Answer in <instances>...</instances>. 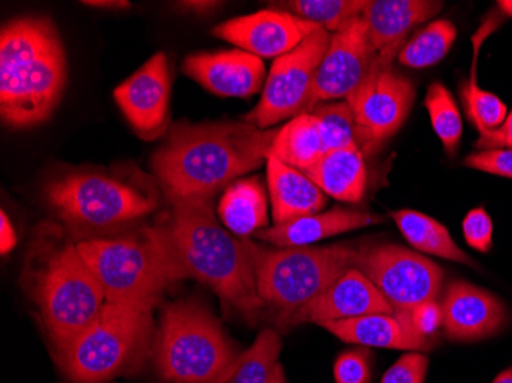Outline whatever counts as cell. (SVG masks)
<instances>
[{"instance_id":"1","label":"cell","mask_w":512,"mask_h":383,"mask_svg":"<svg viewBox=\"0 0 512 383\" xmlns=\"http://www.w3.org/2000/svg\"><path fill=\"white\" fill-rule=\"evenodd\" d=\"M165 226L154 227L172 279L194 278L214 290L246 321L263 310L255 272V244L227 232L206 198L172 200Z\"/></svg>"},{"instance_id":"2","label":"cell","mask_w":512,"mask_h":383,"mask_svg":"<svg viewBox=\"0 0 512 383\" xmlns=\"http://www.w3.org/2000/svg\"><path fill=\"white\" fill-rule=\"evenodd\" d=\"M276 132L247 123H177L152 167L169 201L209 200L267 161Z\"/></svg>"},{"instance_id":"3","label":"cell","mask_w":512,"mask_h":383,"mask_svg":"<svg viewBox=\"0 0 512 383\" xmlns=\"http://www.w3.org/2000/svg\"><path fill=\"white\" fill-rule=\"evenodd\" d=\"M66 53L48 17L10 20L0 33V114L11 128L27 129L53 115L65 91Z\"/></svg>"},{"instance_id":"4","label":"cell","mask_w":512,"mask_h":383,"mask_svg":"<svg viewBox=\"0 0 512 383\" xmlns=\"http://www.w3.org/2000/svg\"><path fill=\"white\" fill-rule=\"evenodd\" d=\"M240 356L220 321L200 302H174L161 316L154 361L166 382L226 383Z\"/></svg>"},{"instance_id":"5","label":"cell","mask_w":512,"mask_h":383,"mask_svg":"<svg viewBox=\"0 0 512 383\" xmlns=\"http://www.w3.org/2000/svg\"><path fill=\"white\" fill-rule=\"evenodd\" d=\"M358 249L347 246H256L255 272L258 295L275 311L276 325L289 328L293 316L315 301L330 285L355 267Z\"/></svg>"},{"instance_id":"6","label":"cell","mask_w":512,"mask_h":383,"mask_svg":"<svg viewBox=\"0 0 512 383\" xmlns=\"http://www.w3.org/2000/svg\"><path fill=\"white\" fill-rule=\"evenodd\" d=\"M154 307L105 302L96 321L57 354L66 376L76 383H105L134 370L151 344Z\"/></svg>"},{"instance_id":"7","label":"cell","mask_w":512,"mask_h":383,"mask_svg":"<svg viewBox=\"0 0 512 383\" xmlns=\"http://www.w3.org/2000/svg\"><path fill=\"white\" fill-rule=\"evenodd\" d=\"M40 262L31 276V292L60 354L96 321L106 302L105 292L77 244H63Z\"/></svg>"},{"instance_id":"8","label":"cell","mask_w":512,"mask_h":383,"mask_svg":"<svg viewBox=\"0 0 512 383\" xmlns=\"http://www.w3.org/2000/svg\"><path fill=\"white\" fill-rule=\"evenodd\" d=\"M145 233V238L86 239L77 243L109 304L157 305L161 292L174 282L154 229Z\"/></svg>"},{"instance_id":"9","label":"cell","mask_w":512,"mask_h":383,"mask_svg":"<svg viewBox=\"0 0 512 383\" xmlns=\"http://www.w3.org/2000/svg\"><path fill=\"white\" fill-rule=\"evenodd\" d=\"M45 192L57 217L76 233L115 229L155 209L152 198L100 174L66 175L48 184Z\"/></svg>"},{"instance_id":"10","label":"cell","mask_w":512,"mask_h":383,"mask_svg":"<svg viewBox=\"0 0 512 383\" xmlns=\"http://www.w3.org/2000/svg\"><path fill=\"white\" fill-rule=\"evenodd\" d=\"M355 267L378 287L399 321L419 305L436 301L444 282L436 262L393 244L359 249Z\"/></svg>"},{"instance_id":"11","label":"cell","mask_w":512,"mask_h":383,"mask_svg":"<svg viewBox=\"0 0 512 383\" xmlns=\"http://www.w3.org/2000/svg\"><path fill=\"white\" fill-rule=\"evenodd\" d=\"M393 59V54H378L367 77L347 99L355 114L362 154L401 129L416 97L413 83L394 71Z\"/></svg>"},{"instance_id":"12","label":"cell","mask_w":512,"mask_h":383,"mask_svg":"<svg viewBox=\"0 0 512 383\" xmlns=\"http://www.w3.org/2000/svg\"><path fill=\"white\" fill-rule=\"evenodd\" d=\"M329 31L316 30L298 48L278 57L267 76L261 100L244 123L267 131L286 118L306 112L319 63L329 48Z\"/></svg>"},{"instance_id":"13","label":"cell","mask_w":512,"mask_h":383,"mask_svg":"<svg viewBox=\"0 0 512 383\" xmlns=\"http://www.w3.org/2000/svg\"><path fill=\"white\" fill-rule=\"evenodd\" d=\"M376 56L364 17H353L330 39L316 71L306 112L310 114L330 100H347L367 77Z\"/></svg>"},{"instance_id":"14","label":"cell","mask_w":512,"mask_h":383,"mask_svg":"<svg viewBox=\"0 0 512 383\" xmlns=\"http://www.w3.org/2000/svg\"><path fill=\"white\" fill-rule=\"evenodd\" d=\"M315 23L281 10H261L214 28V36L256 57H283L319 30Z\"/></svg>"},{"instance_id":"15","label":"cell","mask_w":512,"mask_h":383,"mask_svg":"<svg viewBox=\"0 0 512 383\" xmlns=\"http://www.w3.org/2000/svg\"><path fill=\"white\" fill-rule=\"evenodd\" d=\"M115 102L132 128L152 138L168 125L171 74L168 57L157 53L114 91Z\"/></svg>"},{"instance_id":"16","label":"cell","mask_w":512,"mask_h":383,"mask_svg":"<svg viewBox=\"0 0 512 383\" xmlns=\"http://www.w3.org/2000/svg\"><path fill=\"white\" fill-rule=\"evenodd\" d=\"M367 315H394V311L378 287L361 270L352 267L315 301L298 311L289 327L304 322L321 325Z\"/></svg>"},{"instance_id":"17","label":"cell","mask_w":512,"mask_h":383,"mask_svg":"<svg viewBox=\"0 0 512 383\" xmlns=\"http://www.w3.org/2000/svg\"><path fill=\"white\" fill-rule=\"evenodd\" d=\"M183 73L207 91L241 99L260 91L266 79L263 60L243 50L192 54L184 59Z\"/></svg>"},{"instance_id":"18","label":"cell","mask_w":512,"mask_h":383,"mask_svg":"<svg viewBox=\"0 0 512 383\" xmlns=\"http://www.w3.org/2000/svg\"><path fill=\"white\" fill-rule=\"evenodd\" d=\"M442 313L445 333L457 342L490 338L508 319L506 308L496 296L465 281L448 285Z\"/></svg>"},{"instance_id":"19","label":"cell","mask_w":512,"mask_h":383,"mask_svg":"<svg viewBox=\"0 0 512 383\" xmlns=\"http://www.w3.org/2000/svg\"><path fill=\"white\" fill-rule=\"evenodd\" d=\"M444 2L433 0H367L365 19L371 46L378 54H399L408 31L436 16Z\"/></svg>"},{"instance_id":"20","label":"cell","mask_w":512,"mask_h":383,"mask_svg":"<svg viewBox=\"0 0 512 383\" xmlns=\"http://www.w3.org/2000/svg\"><path fill=\"white\" fill-rule=\"evenodd\" d=\"M384 221L382 217H375V215L361 212V210L336 207L329 212L313 213L307 217L296 218L289 223L267 227V229L260 230L255 236L273 246L283 247V249L309 247L310 244L321 241V239L364 229V227L381 224Z\"/></svg>"},{"instance_id":"21","label":"cell","mask_w":512,"mask_h":383,"mask_svg":"<svg viewBox=\"0 0 512 383\" xmlns=\"http://www.w3.org/2000/svg\"><path fill=\"white\" fill-rule=\"evenodd\" d=\"M267 183L276 224L289 223L324 209V192L295 167L267 158Z\"/></svg>"},{"instance_id":"22","label":"cell","mask_w":512,"mask_h":383,"mask_svg":"<svg viewBox=\"0 0 512 383\" xmlns=\"http://www.w3.org/2000/svg\"><path fill=\"white\" fill-rule=\"evenodd\" d=\"M322 328L347 344L365 348H393V350L428 351L431 339L421 338L408 330L394 315H367L361 318L324 322Z\"/></svg>"},{"instance_id":"23","label":"cell","mask_w":512,"mask_h":383,"mask_svg":"<svg viewBox=\"0 0 512 383\" xmlns=\"http://www.w3.org/2000/svg\"><path fill=\"white\" fill-rule=\"evenodd\" d=\"M304 174L324 194L344 203H359L367 192V167L359 148L324 152Z\"/></svg>"},{"instance_id":"24","label":"cell","mask_w":512,"mask_h":383,"mask_svg":"<svg viewBox=\"0 0 512 383\" xmlns=\"http://www.w3.org/2000/svg\"><path fill=\"white\" fill-rule=\"evenodd\" d=\"M218 215L226 229L240 238L267 229V198L260 181L247 178L227 187L218 206Z\"/></svg>"},{"instance_id":"25","label":"cell","mask_w":512,"mask_h":383,"mask_svg":"<svg viewBox=\"0 0 512 383\" xmlns=\"http://www.w3.org/2000/svg\"><path fill=\"white\" fill-rule=\"evenodd\" d=\"M391 218L408 243L419 252L474 267L473 259L454 243L447 227L434 218L417 210H398L391 213Z\"/></svg>"},{"instance_id":"26","label":"cell","mask_w":512,"mask_h":383,"mask_svg":"<svg viewBox=\"0 0 512 383\" xmlns=\"http://www.w3.org/2000/svg\"><path fill=\"white\" fill-rule=\"evenodd\" d=\"M318 122L313 114L302 112L278 129L269 157L278 158L287 166L304 172L324 154Z\"/></svg>"},{"instance_id":"27","label":"cell","mask_w":512,"mask_h":383,"mask_svg":"<svg viewBox=\"0 0 512 383\" xmlns=\"http://www.w3.org/2000/svg\"><path fill=\"white\" fill-rule=\"evenodd\" d=\"M497 23L499 22L491 23V20L486 22L480 28L479 33L474 36V54L476 56H474L471 77L468 82L460 85V97H462L463 105H465V111H467L470 122L479 129L480 135L496 131L508 117V109H506L505 103L493 92L480 89L476 80L477 53H479L482 40L497 27Z\"/></svg>"},{"instance_id":"28","label":"cell","mask_w":512,"mask_h":383,"mask_svg":"<svg viewBox=\"0 0 512 383\" xmlns=\"http://www.w3.org/2000/svg\"><path fill=\"white\" fill-rule=\"evenodd\" d=\"M456 36V27L450 20H436L405 43L398 54L399 62L414 69L437 65L451 50Z\"/></svg>"},{"instance_id":"29","label":"cell","mask_w":512,"mask_h":383,"mask_svg":"<svg viewBox=\"0 0 512 383\" xmlns=\"http://www.w3.org/2000/svg\"><path fill=\"white\" fill-rule=\"evenodd\" d=\"M281 339L272 328L261 331L249 350L241 353L226 383H270L279 365Z\"/></svg>"},{"instance_id":"30","label":"cell","mask_w":512,"mask_h":383,"mask_svg":"<svg viewBox=\"0 0 512 383\" xmlns=\"http://www.w3.org/2000/svg\"><path fill=\"white\" fill-rule=\"evenodd\" d=\"M278 5V10L338 33L353 17L362 16L367 0H293Z\"/></svg>"},{"instance_id":"31","label":"cell","mask_w":512,"mask_h":383,"mask_svg":"<svg viewBox=\"0 0 512 383\" xmlns=\"http://www.w3.org/2000/svg\"><path fill=\"white\" fill-rule=\"evenodd\" d=\"M310 114H313L318 122L325 152L359 148L358 125H356L352 106L348 105L347 100L316 106Z\"/></svg>"},{"instance_id":"32","label":"cell","mask_w":512,"mask_h":383,"mask_svg":"<svg viewBox=\"0 0 512 383\" xmlns=\"http://www.w3.org/2000/svg\"><path fill=\"white\" fill-rule=\"evenodd\" d=\"M425 108L430 114L431 125L445 151L454 157L462 138L463 125L459 108L451 92L442 83L436 82L428 88Z\"/></svg>"},{"instance_id":"33","label":"cell","mask_w":512,"mask_h":383,"mask_svg":"<svg viewBox=\"0 0 512 383\" xmlns=\"http://www.w3.org/2000/svg\"><path fill=\"white\" fill-rule=\"evenodd\" d=\"M371 356L368 348L344 351L335 362L336 383H370Z\"/></svg>"},{"instance_id":"34","label":"cell","mask_w":512,"mask_h":383,"mask_svg":"<svg viewBox=\"0 0 512 383\" xmlns=\"http://www.w3.org/2000/svg\"><path fill=\"white\" fill-rule=\"evenodd\" d=\"M463 236L468 246L480 253L493 249V220L483 207L470 210L462 223Z\"/></svg>"},{"instance_id":"35","label":"cell","mask_w":512,"mask_h":383,"mask_svg":"<svg viewBox=\"0 0 512 383\" xmlns=\"http://www.w3.org/2000/svg\"><path fill=\"white\" fill-rule=\"evenodd\" d=\"M427 373L428 357L414 351L399 357L396 364L385 371L381 383H425Z\"/></svg>"},{"instance_id":"36","label":"cell","mask_w":512,"mask_h":383,"mask_svg":"<svg viewBox=\"0 0 512 383\" xmlns=\"http://www.w3.org/2000/svg\"><path fill=\"white\" fill-rule=\"evenodd\" d=\"M401 322L417 336L431 339L440 327H444L442 305L437 304V301L425 302L414 308Z\"/></svg>"},{"instance_id":"37","label":"cell","mask_w":512,"mask_h":383,"mask_svg":"<svg viewBox=\"0 0 512 383\" xmlns=\"http://www.w3.org/2000/svg\"><path fill=\"white\" fill-rule=\"evenodd\" d=\"M465 166L497 177L512 178V149H488L471 154Z\"/></svg>"},{"instance_id":"38","label":"cell","mask_w":512,"mask_h":383,"mask_svg":"<svg viewBox=\"0 0 512 383\" xmlns=\"http://www.w3.org/2000/svg\"><path fill=\"white\" fill-rule=\"evenodd\" d=\"M479 151H488V149H512V112L506 117L503 125L496 131L480 135L476 143Z\"/></svg>"},{"instance_id":"39","label":"cell","mask_w":512,"mask_h":383,"mask_svg":"<svg viewBox=\"0 0 512 383\" xmlns=\"http://www.w3.org/2000/svg\"><path fill=\"white\" fill-rule=\"evenodd\" d=\"M0 236H2V241H0V250H2V255H7L8 252L16 247L17 244V235L14 232L13 224L8 220L7 213H0Z\"/></svg>"},{"instance_id":"40","label":"cell","mask_w":512,"mask_h":383,"mask_svg":"<svg viewBox=\"0 0 512 383\" xmlns=\"http://www.w3.org/2000/svg\"><path fill=\"white\" fill-rule=\"evenodd\" d=\"M83 5L99 8H129V2H120V0H86Z\"/></svg>"},{"instance_id":"41","label":"cell","mask_w":512,"mask_h":383,"mask_svg":"<svg viewBox=\"0 0 512 383\" xmlns=\"http://www.w3.org/2000/svg\"><path fill=\"white\" fill-rule=\"evenodd\" d=\"M181 7L191 8L195 11H207L217 7V2H181Z\"/></svg>"},{"instance_id":"42","label":"cell","mask_w":512,"mask_h":383,"mask_svg":"<svg viewBox=\"0 0 512 383\" xmlns=\"http://www.w3.org/2000/svg\"><path fill=\"white\" fill-rule=\"evenodd\" d=\"M493 383H512V368H508V370H505L503 371V373H500Z\"/></svg>"},{"instance_id":"43","label":"cell","mask_w":512,"mask_h":383,"mask_svg":"<svg viewBox=\"0 0 512 383\" xmlns=\"http://www.w3.org/2000/svg\"><path fill=\"white\" fill-rule=\"evenodd\" d=\"M270 383H286V376H284V370L283 367H281V364L276 368L275 374H273Z\"/></svg>"},{"instance_id":"44","label":"cell","mask_w":512,"mask_h":383,"mask_svg":"<svg viewBox=\"0 0 512 383\" xmlns=\"http://www.w3.org/2000/svg\"><path fill=\"white\" fill-rule=\"evenodd\" d=\"M499 8L506 14V16L512 17V0H502L499 2Z\"/></svg>"}]
</instances>
